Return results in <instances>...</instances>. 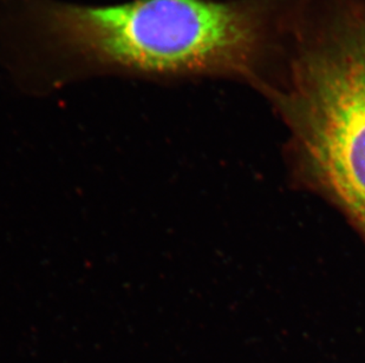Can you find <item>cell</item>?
Masks as SVG:
<instances>
[{
	"label": "cell",
	"mask_w": 365,
	"mask_h": 363,
	"mask_svg": "<svg viewBox=\"0 0 365 363\" xmlns=\"http://www.w3.org/2000/svg\"><path fill=\"white\" fill-rule=\"evenodd\" d=\"M296 0H23L30 50L55 82L89 75L238 80L267 97L285 68Z\"/></svg>",
	"instance_id": "1"
},
{
	"label": "cell",
	"mask_w": 365,
	"mask_h": 363,
	"mask_svg": "<svg viewBox=\"0 0 365 363\" xmlns=\"http://www.w3.org/2000/svg\"><path fill=\"white\" fill-rule=\"evenodd\" d=\"M269 100L365 230V0H297L285 69Z\"/></svg>",
	"instance_id": "2"
}]
</instances>
